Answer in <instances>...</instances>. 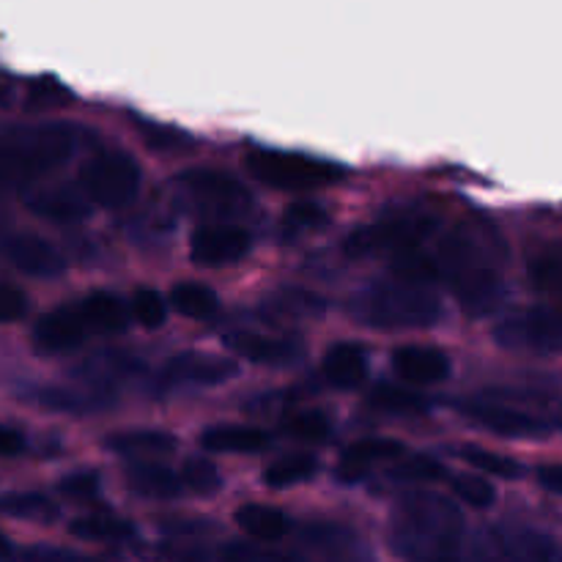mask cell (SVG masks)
Here are the masks:
<instances>
[{"label": "cell", "mask_w": 562, "mask_h": 562, "mask_svg": "<svg viewBox=\"0 0 562 562\" xmlns=\"http://www.w3.org/2000/svg\"><path fill=\"white\" fill-rule=\"evenodd\" d=\"M3 256L9 258L11 267L31 278H55L66 269L64 256L49 245L47 239L33 234H11L3 239Z\"/></svg>", "instance_id": "obj_15"}, {"label": "cell", "mask_w": 562, "mask_h": 562, "mask_svg": "<svg viewBox=\"0 0 562 562\" xmlns=\"http://www.w3.org/2000/svg\"><path fill=\"white\" fill-rule=\"evenodd\" d=\"M25 307V294L20 289L0 283V322H16V318H22Z\"/></svg>", "instance_id": "obj_42"}, {"label": "cell", "mask_w": 562, "mask_h": 562, "mask_svg": "<svg viewBox=\"0 0 562 562\" xmlns=\"http://www.w3.org/2000/svg\"><path fill=\"white\" fill-rule=\"evenodd\" d=\"M75 146L77 135L60 124L0 130V184H31L60 168L75 154Z\"/></svg>", "instance_id": "obj_3"}, {"label": "cell", "mask_w": 562, "mask_h": 562, "mask_svg": "<svg viewBox=\"0 0 562 562\" xmlns=\"http://www.w3.org/2000/svg\"><path fill=\"white\" fill-rule=\"evenodd\" d=\"M80 190L97 206L121 209L135 201L140 190V168L126 154H99L82 168Z\"/></svg>", "instance_id": "obj_7"}, {"label": "cell", "mask_w": 562, "mask_h": 562, "mask_svg": "<svg viewBox=\"0 0 562 562\" xmlns=\"http://www.w3.org/2000/svg\"><path fill=\"white\" fill-rule=\"evenodd\" d=\"M492 538L503 562H562L558 543L530 527H503Z\"/></svg>", "instance_id": "obj_16"}, {"label": "cell", "mask_w": 562, "mask_h": 562, "mask_svg": "<svg viewBox=\"0 0 562 562\" xmlns=\"http://www.w3.org/2000/svg\"><path fill=\"white\" fill-rule=\"evenodd\" d=\"M82 316L93 335H119L130 324V307L121 296L108 294V291H93L86 300H80Z\"/></svg>", "instance_id": "obj_23"}, {"label": "cell", "mask_w": 562, "mask_h": 562, "mask_svg": "<svg viewBox=\"0 0 562 562\" xmlns=\"http://www.w3.org/2000/svg\"><path fill=\"white\" fill-rule=\"evenodd\" d=\"M201 442L212 453H258L267 448L269 437L252 426H214L203 431Z\"/></svg>", "instance_id": "obj_24"}, {"label": "cell", "mask_w": 562, "mask_h": 562, "mask_svg": "<svg viewBox=\"0 0 562 562\" xmlns=\"http://www.w3.org/2000/svg\"><path fill=\"white\" fill-rule=\"evenodd\" d=\"M355 313L376 329H426L442 318V305L428 285L393 280L362 291Z\"/></svg>", "instance_id": "obj_4"}, {"label": "cell", "mask_w": 562, "mask_h": 562, "mask_svg": "<svg viewBox=\"0 0 562 562\" xmlns=\"http://www.w3.org/2000/svg\"><path fill=\"white\" fill-rule=\"evenodd\" d=\"M126 483L132 492L148 499H176L181 494V477L173 475L168 467L162 464H135L126 472Z\"/></svg>", "instance_id": "obj_25"}, {"label": "cell", "mask_w": 562, "mask_h": 562, "mask_svg": "<svg viewBox=\"0 0 562 562\" xmlns=\"http://www.w3.org/2000/svg\"><path fill=\"white\" fill-rule=\"evenodd\" d=\"M60 492L69 499H93L99 492V475L97 472H75V475L60 481Z\"/></svg>", "instance_id": "obj_41"}, {"label": "cell", "mask_w": 562, "mask_h": 562, "mask_svg": "<svg viewBox=\"0 0 562 562\" xmlns=\"http://www.w3.org/2000/svg\"><path fill=\"white\" fill-rule=\"evenodd\" d=\"M247 170L261 184L283 192H311L335 184L344 179L346 170L329 159L311 157L296 151H274V148H258L245 159Z\"/></svg>", "instance_id": "obj_5"}, {"label": "cell", "mask_w": 562, "mask_h": 562, "mask_svg": "<svg viewBox=\"0 0 562 562\" xmlns=\"http://www.w3.org/2000/svg\"><path fill=\"white\" fill-rule=\"evenodd\" d=\"M66 99V91L60 82L55 80H42V82H33L31 86V104H53Z\"/></svg>", "instance_id": "obj_44"}, {"label": "cell", "mask_w": 562, "mask_h": 562, "mask_svg": "<svg viewBox=\"0 0 562 562\" xmlns=\"http://www.w3.org/2000/svg\"><path fill=\"white\" fill-rule=\"evenodd\" d=\"M461 456H464L467 464L475 467L477 472H483V475L499 477V481H516V477L521 475V467L516 464L514 459H508V456L492 453V450L464 448V450H461Z\"/></svg>", "instance_id": "obj_32"}, {"label": "cell", "mask_w": 562, "mask_h": 562, "mask_svg": "<svg viewBox=\"0 0 562 562\" xmlns=\"http://www.w3.org/2000/svg\"><path fill=\"white\" fill-rule=\"evenodd\" d=\"M25 450V437L16 428L0 423V456H20Z\"/></svg>", "instance_id": "obj_45"}, {"label": "cell", "mask_w": 562, "mask_h": 562, "mask_svg": "<svg viewBox=\"0 0 562 562\" xmlns=\"http://www.w3.org/2000/svg\"><path fill=\"white\" fill-rule=\"evenodd\" d=\"M228 346L236 355L258 362V366H289V362L300 360L302 355V346L296 340L261 333H236L228 338Z\"/></svg>", "instance_id": "obj_20"}, {"label": "cell", "mask_w": 562, "mask_h": 562, "mask_svg": "<svg viewBox=\"0 0 562 562\" xmlns=\"http://www.w3.org/2000/svg\"><path fill=\"white\" fill-rule=\"evenodd\" d=\"M497 344L510 351L532 355H560L562 351V311L554 307H527L499 322L494 333Z\"/></svg>", "instance_id": "obj_8"}, {"label": "cell", "mask_w": 562, "mask_h": 562, "mask_svg": "<svg viewBox=\"0 0 562 562\" xmlns=\"http://www.w3.org/2000/svg\"><path fill=\"white\" fill-rule=\"evenodd\" d=\"M170 307H173L176 313H181V316L203 322V318H212L214 313H217L220 300L212 289H206V285L179 283L170 291Z\"/></svg>", "instance_id": "obj_28"}, {"label": "cell", "mask_w": 562, "mask_h": 562, "mask_svg": "<svg viewBox=\"0 0 562 562\" xmlns=\"http://www.w3.org/2000/svg\"><path fill=\"white\" fill-rule=\"evenodd\" d=\"M36 401L64 412H88L99 406V401H91V393H75V390H42Z\"/></svg>", "instance_id": "obj_40"}, {"label": "cell", "mask_w": 562, "mask_h": 562, "mask_svg": "<svg viewBox=\"0 0 562 562\" xmlns=\"http://www.w3.org/2000/svg\"><path fill=\"white\" fill-rule=\"evenodd\" d=\"M324 379L335 390H357L368 379V357L357 344H335L322 366Z\"/></svg>", "instance_id": "obj_21"}, {"label": "cell", "mask_w": 562, "mask_h": 562, "mask_svg": "<svg viewBox=\"0 0 562 562\" xmlns=\"http://www.w3.org/2000/svg\"><path fill=\"white\" fill-rule=\"evenodd\" d=\"M464 519L439 494H406L390 516V547L406 562H459Z\"/></svg>", "instance_id": "obj_2"}, {"label": "cell", "mask_w": 562, "mask_h": 562, "mask_svg": "<svg viewBox=\"0 0 562 562\" xmlns=\"http://www.w3.org/2000/svg\"><path fill=\"white\" fill-rule=\"evenodd\" d=\"M368 401H371L373 409L387 412V415H420L428 406L420 393L409 387H398V384H376Z\"/></svg>", "instance_id": "obj_30"}, {"label": "cell", "mask_w": 562, "mask_h": 562, "mask_svg": "<svg viewBox=\"0 0 562 562\" xmlns=\"http://www.w3.org/2000/svg\"><path fill=\"white\" fill-rule=\"evenodd\" d=\"M530 274L538 289L552 296H562V241L536 258Z\"/></svg>", "instance_id": "obj_33"}, {"label": "cell", "mask_w": 562, "mask_h": 562, "mask_svg": "<svg viewBox=\"0 0 562 562\" xmlns=\"http://www.w3.org/2000/svg\"><path fill=\"white\" fill-rule=\"evenodd\" d=\"M181 483L190 486L195 494H214L220 492L223 481H220V470L209 459H190L181 472Z\"/></svg>", "instance_id": "obj_37"}, {"label": "cell", "mask_w": 562, "mask_h": 562, "mask_svg": "<svg viewBox=\"0 0 562 562\" xmlns=\"http://www.w3.org/2000/svg\"><path fill=\"white\" fill-rule=\"evenodd\" d=\"M132 316L146 329H159L168 318V300L154 289H140L132 300Z\"/></svg>", "instance_id": "obj_35"}, {"label": "cell", "mask_w": 562, "mask_h": 562, "mask_svg": "<svg viewBox=\"0 0 562 562\" xmlns=\"http://www.w3.org/2000/svg\"><path fill=\"white\" fill-rule=\"evenodd\" d=\"M22 562H97L91 558H82V554H75V552H64V549H27L25 554H22Z\"/></svg>", "instance_id": "obj_43"}, {"label": "cell", "mask_w": 562, "mask_h": 562, "mask_svg": "<svg viewBox=\"0 0 562 562\" xmlns=\"http://www.w3.org/2000/svg\"><path fill=\"white\" fill-rule=\"evenodd\" d=\"M69 530L71 536L82 538V541H99V543H119L135 536L132 521L121 519V516H113V514L80 516V519L71 521Z\"/></svg>", "instance_id": "obj_27"}, {"label": "cell", "mask_w": 562, "mask_h": 562, "mask_svg": "<svg viewBox=\"0 0 562 562\" xmlns=\"http://www.w3.org/2000/svg\"><path fill=\"white\" fill-rule=\"evenodd\" d=\"M434 274L448 283L470 316H486L503 300V278L494 263V239L464 223L439 239L431 252Z\"/></svg>", "instance_id": "obj_1"}, {"label": "cell", "mask_w": 562, "mask_h": 562, "mask_svg": "<svg viewBox=\"0 0 562 562\" xmlns=\"http://www.w3.org/2000/svg\"><path fill=\"white\" fill-rule=\"evenodd\" d=\"M453 492L461 503L472 505V508H492L497 492L488 481H483L481 475H459L453 477Z\"/></svg>", "instance_id": "obj_38"}, {"label": "cell", "mask_w": 562, "mask_h": 562, "mask_svg": "<svg viewBox=\"0 0 562 562\" xmlns=\"http://www.w3.org/2000/svg\"><path fill=\"white\" fill-rule=\"evenodd\" d=\"M283 562H371V554L351 530L335 525L305 527Z\"/></svg>", "instance_id": "obj_11"}, {"label": "cell", "mask_w": 562, "mask_h": 562, "mask_svg": "<svg viewBox=\"0 0 562 562\" xmlns=\"http://www.w3.org/2000/svg\"><path fill=\"white\" fill-rule=\"evenodd\" d=\"M327 223V209H322L313 201H300L291 203L283 214V231L289 236L307 234V231H316Z\"/></svg>", "instance_id": "obj_34"}, {"label": "cell", "mask_w": 562, "mask_h": 562, "mask_svg": "<svg viewBox=\"0 0 562 562\" xmlns=\"http://www.w3.org/2000/svg\"><path fill=\"white\" fill-rule=\"evenodd\" d=\"M285 431H289V437L300 439V442H324L329 426L318 412H300V415H291L285 420Z\"/></svg>", "instance_id": "obj_39"}, {"label": "cell", "mask_w": 562, "mask_h": 562, "mask_svg": "<svg viewBox=\"0 0 562 562\" xmlns=\"http://www.w3.org/2000/svg\"><path fill=\"white\" fill-rule=\"evenodd\" d=\"M445 475V467L437 459L428 456H415V459H401L398 464L390 470V477L398 483H428L439 481Z\"/></svg>", "instance_id": "obj_36"}, {"label": "cell", "mask_w": 562, "mask_h": 562, "mask_svg": "<svg viewBox=\"0 0 562 562\" xmlns=\"http://www.w3.org/2000/svg\"><path fill=\"white\" fill-rule=\"evenodd\" d=\"M135 371H137V362L132 360V357L97 355L93 360H88L86 366L80 368V376H86L88 382L110 384V382H115V379H124Z\"/></svg>", "instance_id": "obj_31"}, {"label": "cell", "mask_w": 562, "mask_h": 562, "mask_svg": "<svg viewBox=\"0 0 562 562\" xmlns=\"http://www.w3.org/2000/svg\"><path fill=\"white\" fill-rule=\"evenodd\" d=\"M9 554H11V543L5 541L3 536H0V560H5V558H9Z\"/></svg>", "instance_id": "obj_48"}, {"label": "cell", "mask_w": 562, "mask_h": 562, "mask_svg": "<svg viewBox=\"0 0 562 562\" xmlns=\"http://www.w3.org/2000/svg\"><path fill=\"white\" fill-rule=\"evenodd\" d=\"M393 368L412 387H428L450 376L448 355L428 346H401L393 355Z\"/></svg>", "instance_id": "obj_18"}, {"label": "cell", "mask_w": 562, "mask_h": 562, "mask_svg": "<svg viewBox=\"0 0 562 562\" xmlns=\"http://www.w3.org/2000/svg\"><path fill=\"white\" fill-rule=\"evenodd\" d=\"M27 209L36 217L49 220V223H80L91 212V201H88L80 187L55 184L33 192L27 198Z\"/></svg>", "instance_id": "obj_17"}, {"label": "cell", "mask_w": 562, "mask_h": 562, "mask_svg": "<svg viewBox=\"0 0 562 562\" xmlns=\"http://www.w3.org/2000/svg\"><path fill=\"white\" fill-rule=\"evenodd\" d=\"M176 437L165 431H126V434H113L108 439V448L113 453L124 456V459L137 461V464H146L148 459H162L176 450Z\"/></svg>", "instance_id": "obj_22"}, {"label": "cell", "mask_w": 562, "mask_h": 562, "mask_svg": "<svg viewBox=\"0 0 562 562\" xmlns=\"http://www.w3.org/2000/svg\"><path fill=\"white\" fill-rule=\"evenodd\" d=\"M461 412H464L470 420H475L477 426L510 439L547 437V434H552L554 428H558L547 415H541V412H532L527 409V406L510 404V401L499 398H475L470 401V404H461Z\"/></svg>", "instance_id": "obj_10"}, {"label": "cell", "mask_w": 562, "mask_h": 562, "mask_svg": "<svg viewBox=\"0 0 562 562\" xmlns=\"http://www.w3.org/2000/svg\"><path fill=\"white\" fill-rule=\"evenodd\" d=\"M179 184L184 195L192 201V206L201 209L203 214H212V217H241L252 206L250 192L234 176L223 173V170H187L179 179Z\"/></svg>", "instance_id": "obj_9"}, {"label": "cell", "mask_w": 562, "mask_h": 562, "mask_svg": "<svg viewBox=\"0 0 562 562\" xmlns=\"http://www.w3.org/2000/svg\"><path fill=\"white\" fill-rule=\"evenodd\" d=\"M401 456H404V445L395 442V439H360V442L346 448L338 477L344 483H360L373 467L387 464Z\"/></svg>", "instance_id": "obj_19"}, {"label": "cell", "mask_w": 562, "mask_h": 562, "mask_svg": "<svg viewBox=\"0 0 562 562\" xmlns=\"http://www.w3.org/2000/svg\"><path fill=\"white\" fill-rule=\"evenodd\" d=\"M14 102V82L0 71V108H9Z\"/></svg>", "instance_id": "obj_47"}, {"label": "cell", "mask_w": 562, "mask_h": 562, "mask_svg": "<svg viewBox=\"0 0 562 562\" xmlns=\"http://www.w3.org/2000/svg\"><path fill=\"white\" fill-rule=\"evenodd\" d=\"M88 338H93V329L82 316L80 302L44 313L33 327V346L42 355H66L80 349Z\"/></svg>", "instance_id": "obj_12"}, {"label": "cell", "mask_w": 562, "mask_h": 562, "mask_svg": "<svg viewBox=\"0 0 562 562\" xmlns=\"http://www.w3.org/2000/svg\"><path fill=\"white\" fill-rule=\"evenodd\" d=\"M234 519L247 536L261 543H278L289 532V519L269 505H241Z\"/></svg>", "instance_id": "obj_26"}, {"label": "cell", "mask_w": 562, "mask_h": 562, "mask_svg": "<svg viewBox=\"0 0 562 562\" xmlns=\"http://www.w3.org/2000/svg\"><path fill=\"white\" fill-rule=\"evenodd\" d=\"M538 483H541L547 492L562 494V464H547L538 470Z\"/></svg>", "instance_id": "obj_46"}, {"label": "cell", "mask_w": 562, "mask_h": 562, "mask_svg": "<svg viewBox=\"0 0 562 562\" xmlns=\"http://www.w3.org/2000/svg\"><path fill=\"white\" fill-rule=\"evenodd\" d=\"M437 228V217L423 209H406V212L387 214L371 225L357 228L349 239L344 241V250L351 258L366 256H401V252L417 250L428 234Z\"/></svg>", "instance_id": "obj_6"}, {"label": "cell", "mask_w": 562, "mask_h": 562, "mask_svg": "<svg viewBox=\"0 0 562 562\" xmlns=\"http://www.w3.org/2000/svg\"><path fill=\"white\" fill-rule=\"evenodd\" d=\"M316 470L318 464L313 456L291 453L285 456V459L274 461V464L263 472V481H267L269 488H291L311 481V477L316 475Z\"/></svg>", "instance_id": "obj_29"}, {"label": "cell", "mask_w": 562, "mask_h": 562, "mask_svg": "<svg viewBox=\"0 0 562 562\" xmlns=\"http://www.w3.org/2000/svg\"><path fill=\"white\" fill-rule=\"evenodd\" d=\"M162 382L168 387H212L236 376V366L225 357L203 355V351H184L165 362Z\"/></svg>", "instance_id": "obj_14"}, {"label": "cell", "mask_w": 562, "mask_h": 562, "mask_svg": "<svg viewBox=\"0 0 562 562\" xmlns=\"http://www.w3.org/2000/svg\"><path fill=\"white\" fill-rule=\"evenodd\" d=\"M252 239L245 228L231 223L203 225L190 239V258L198 267H228L250 252Z\"/></svg>", "instance_id": "obj_13"}]
</instances>
